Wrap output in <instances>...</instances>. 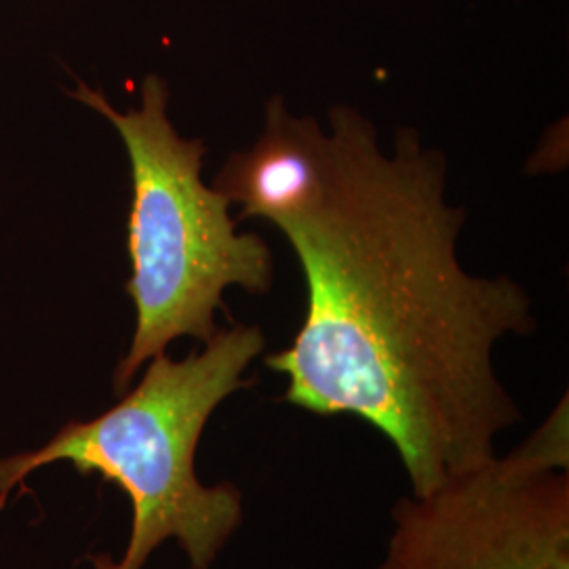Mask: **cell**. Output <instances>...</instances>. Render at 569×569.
<instances>
[{"instance_id":"obj_4","label":"cell","mask_w":569,"mask_h":569,"mask_svg":"<svg viewBox=\"0 0 569 569\" xmlns=\"http://www.w3.org/2000/svg\"><path fill=\"white\" fill-rule=\"evenodd\" d=\"M378 569H569V403L517 448L392 507Z\"/></svg>"},{"instance_id":"obj_3","label":"cell","mask_w":569,"mask_h":569,"mask_svg":"<svg viewBox=\"0 0 569 569\" xmlns=\"http://www.w3.org/2000/svg\"><path fill=\"white\" fill-rule=\"evenodd\" d=\"M140 93V106L122 112L84 82L72 91L112 122L131 167V277L124 289L136 306V329L114 369L117 395L171 342L207 345L220 331L216 312L224 308L226 289L264 296L274 283L268 243L256 232H239L230 201L203 182V140H186L169 119L167 82L148 74Z\"/></svg>"},{"instance_id":"obj_5","label":"cell","mask_w":569,"mask_h":569,"mask_svg":"<svg viewBox=\"0 0 569 569\" xmlns=\"http://www.w3.org/2000/svg\"><path fill=\"white\" fill-rule=\"evenodd\" d=\"M329 159V133L321 122L293 114L274 96L258 142L230 154L211 186L241 207L237 220L258 218L283 230L319 203Z\"/></svg>"},{"instance_id":"obj_2","label":"cell","mask_w":569,"mask_h":569,"mask_svg":"<svg viewBox=\"0 0 569 569\" xmlns=\"http://www.w3.org/2000/svg\"><path fill=\"white\" fill-rule=\"evenodd\" d=\"M186 359L154 357L121 401L84 422H68L42 448L0 460V509L9 491L37 468L66 460L81 475H100L129 496L133 523L121 561L93 555L96 569H143L176 540L192 569H209L243 523V493L232 483L204 486L197 448L213 411L247 387V369L262 355L258 326L220 329Z\"/></svg>"},{"instance_id":"obj_1","label":"cell","mask_w":569,"mask_h":569,"mask_svg":"<svg viewBox=\"0 0 569 569\" xmlns=\"http://www.w3.org/2000/svg\"><path fill=\"white\" fill-rule=\"evenodd\" d=\"M327 133L326 190L281 230L305 272V321L266 367L287 378V403L380 430L409 493H427L521 422L493 350L536 329L531 300L462 268L467 213L446 199V157L413 129L387 152L373 122L336 106Z\"/></svg>"}]
</instances>
